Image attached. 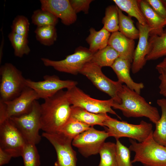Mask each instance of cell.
Segmentation results:
<instances>
[{"mask_svg": "<svg viewBox=\"0 0 166 166\" xmlns=\"http://www.w3.org/2000/svg\"><path fill=\"white\" fill-rule=\"evenodd\" d=\"M92 0H70L69 2L73 10L77 14L82 11L85 14L88 13L89 6Z\"/></svg>", "mask_w": 166, "mask_h": 166, "instance_id": "obj_37", "label": "cell"}, {"mask_svg": "<svg viewBox=\"0 0 166 166\" xmlns=\"http://www.w3.org/2000/svg\"><path fill=\"white\" fill-rule=\"evenodd\" d=\"M94 53L89 49L80 46L74 53L67 56L62 60L54 61L44 57L41 59L46 66L52 67L60 72L76 75L79 73L87 63L90 61Z\"/></svg>", "mask_w": 166, "mask_h": 166, "instance_id": "obj_8", "label": "cell"}, {"mask_svg": "<svg viewBox=\"0 0 166 166\" xmlns=\"http://www.w3.org/2000/svg\"><path fill=\"white\" fill-rule=\"evenodd\" d=\"M41 8L48 11L66 26L74 23L77 16L69 0H40Z\"/></svg>", "mask_w": 166, "mask_h": 166, "instance_id": "obj_15", "label": "cell"}, {"mask_svg": "<svg viewBox=\"0 0 166 166\" xmlns=\"http://www.w3.org/2000/svg\"><path fill=\"white\" fill-rule=\"evenodd\" d=\"M90 127L70 117L59 132L73 139L78 135L89 129Z\"/></svg>", "mask_w": 166, "mask_h": 166, "instance_id": "obj_32", "label": "cell"}, {"mask_svg": "<svg viewBox=\"0 0 166 166\" xmlns=\"http://www.w3.org/2000/svg\"><path fill=\"white\" fill-rule=\"evenodd\" d=\"M13 157L10 154L0 148V166L8 163Z\"/></svg>", "mask_w": 166, "mask_h": 166, "instance_id": "obj_38", "label": "cell"}, {"mask_svg": "<svg viewBox=\"0 0 166 166\" xmlns=\"http://www.w3.org/2000/svg\"><path fill=\"white\" fill-rule=\"evenodd\" d=\"M131 63L128 60L118 57L111 68L116 74L118 81L140 94L141 89L144 88V84L142 82H136L132 78L130 73Z\"/></svg>", "mask_w": 166, "mask_h": 166, "instance_id": "obj_18", "label": "cell"}, {"mask_svg": "<svg viewBox=\"0 0 166 166\" xmlns=\"http://www.w3.org/2000/svg\"><path fill=\"white\" fill-rule=\"evenodd\" d=\"M42 81H35L30 79L25 80L26 86L34 90L38 98L44 100L52 97L65 88L67 89L76 86L77 82L71 80H61L55 75H45Z\"/></svg>", "mask_w": 166, "mask_h": 166, "instance_id": "obj_13", "label": "cell"}, {"mask_svg": "<svg viewBox=\"0 0 166 166\" xmlns=\"http://www.w3.org/2000/svg\"><path fill=\"white\" fill-rule=\"evenodd\" d=\"M119 57L118 53L111 46L108 45L93 54L90 62L101 68L111 67L115 60Z\"/></svg>", "mask_w": 166, "mask_h": 166, "instance_id": "obj_25", "label": "cell"}, {"mask_svg": "<svg viewBox=\"0 0 166 166\" xmlns=\"http://www.w3.org/2000/svg\"><path fill=\"white\" fill-rule=\"evenodd\" d=\"M159 78L160 81L159 86L160 93L166 97V76L160 74Z\"/></svg>", "mask_w": 166, "mask_h": 166, "instance_id": "obj_39", "label": "cell"}, {"mask_svg": "<svg viewBox=\"0 0 166 166\" xmlns=\"http://www.w3.org/2000/svg\"><path fill=\"white\" fill-rule=\"evenodd\" d=\"M89 34L86 39L89 45V50L95 53L107 46L111 33L103 27L100 30L97 31L93 28L89 30Z\"/></svg>", "mask_w": 166, "mask_h": 166, "instance_id": "obj_22", "label": "cell"}, {"mask_svg": "<svg viewBox=\"0 0 166 166\" xmlns=\"http://www.w3.org/2000/svg\"><path fill=\"white\" fill-rule=\"evenodd\" d=\"M102 23L103 27L110 33L119 31L118 8L116 5L109 6L106 8Z\"/></svg>", "mask_w": 166, "mask_h": 166, "instance_id": "obj_29", "label": "cell"}, {"mask_svg": "<svg viewBox=\"0 0 166 166\" xmlns=\"http://www.w3.org/2000/svg\"><path fill=\"white\" fill-rule=\"evenodd\" d=\"M156 69L160 74L166 76V57L156 65Z\"/></svg>", "mask_w": 166, "mask_h": 166, "instance_id": "obj_40", "label": "cell"}, {"mask_svg": "<svg viewBox=\"0 0 166 166\" xmlns=\"http://www.w3.org/2000/svg\"><path fill=\"white\" fill-rule=\"evenodd\" d=\"M138 2L147 24L151 29L149 36L161 35L166 25V20L159 16L145 0H138Z\"/></svg>", "mask_w": 166, "mask_h": 166, "instance_id": "obj_19", "label": "cell"}, {"mask_svg": "<svg viewBox=\"0 0 166 166\" xmlns=\"http://www.w3.org/2000/svg\"><path fill=\"white\" fill-rule=\"evenodd\" d=\"M156 103L161 108V114L160 119L155 124L156 128L152 136L157 143L166 146V99H158Z\"/></svg>", "mask_w": 166, "mask_h": 166, "instance_id": "obj_23", "label": "cell"}, {"mask_svg": "<svg viewBox=\"0 0 166 166\" xmlns=\"http://www.w3.org/2000/svg\"><path fill=\"white\" fill-rule=\"evenodd\" d=\"M101 69L100 66L90 61L85 65L79 73L86 76L99 90L108 94L115 103H121L118 93L122 88V83L107 77Z\"/></svg>", "mask_w": 166, "mask_h": 166, "instance_id": "obj_9", "label": "cell"}, {"mask_svg": "<svg viewBox=\"0 0 166 166\" xmlns=\"http://www.w3.org/2000/svg\"><path fill=\"white\" fill-rule=\"evenodd\" d=\"M0 101L7 102L19 96L26 87L22 72L10 63L0 67Z\"/></svg>", "mask_w": 166, "mask_h": 166, "instance_id": "obj_6", "label": "cell"}, {"mask_svg": "<svg viewBox=\"0 0 166 166\" xmlns=\"http://www.w3.org/2000/svg\"><path fill=\"white\" fill-rule=\"evenodd\" d=\"M38 99L36 92L26 86L18 97L10 101L4 102L6 105V120L28 113L34 101Z\"/></svg>", "mask_w": 166, "mask_h": 166, "instance_id": "obj_14", "label": "cell"}, {"mask_svg": "<svg viewBox=\"0 0 166 166\" xmlns=\"http://www.w3.org/2000/svg\"><path fill=\"white\" fill-rule=\"evenodd\" d=\"M109 137L106 130L100 131L91 127L74 137L72 145L77 148L83 156L88 157L99 153L105 140Z\"/></svg>", "mask_w": 166, "mask_h": 166, "instance_id": "obj_11", "label": "cell"}, {"mask_svg": "<svg viewBox=\"0 0 166 166\" xmlns=\"http://www.w3.org/2000/svg\"><path fill=\"white\" fill-rule=\"evenodd\" d=\"M161 17L166 20V2L164 0H145Z\"/></svg>", "mask_w": 166, "mask_h": 166, "instance_id": "obj_36", "label": "cell"}, {"mask_svg": "<svg viewBox=\"0 0 166 166\" xmlns=\"http://www.w3.org/2000/svg\"><path fill=\"white\" fill-rule=\"evenodd\" d=\"M6 105L4 102L0 101V124L6 120Z\"/></svg>", "mask_w": 166, "mask_h": 166, "instance_id": "obj_41", "label": "cell"}, {"mask_svg": "<svg viewBox=\"0 0 166 166\" xmlns=\"http://www.w3.org/2000/svg\"><path fill=\"white\" fill-rule=\"evenodd\" d=\"M136 26L139 31L138 42L135 49L131 67L132 72L136 73L142 69L147 61L146 57L149 49L148 41L151 29L147 25H143L137 22Z\"/></svg>", "mask_w": 166, "mask_h": 166, "instance_id": "obj_16", "label": "cell"}, {"mask_svg": "<svg viewBox=\"0 0 166 166\" xmlns=\"http://www.w3.org/2000/svg\"><path fill=\"white\" fill-rule=\"evenodd\" d=\"M116 158L117 166H133L131 160L130 150L116 140Z\"/></svg>", "mask_w": 166, "mask_h": 166, "instance_id": "obj_34", "label": "cell"}, {"mask_svg": "<svg viewBox=\"0 0 166 166\" xmlns=\"http://www.w3.org/2000/svg\"><path fill=\"white\" fill-rule=\"evenodd\" d=\"M164 1L166 2V0H164Z\"/></svg>", "mask_w": 166, "mask_h": 166, "instance_id": "obj_43", "label": "cell"}, {"mask_svg": "<svg viewBox=\"0 0 166 166\" xmlns=\"http://www.w3.org/2000/svg\"><path fill=\"white\" fill-rule=\"evenodd\" d=\"M34 33L36 40L45 46H51L57 39V30L55 26L37 27Z\"/></svg>", "mask_w": 166, "mask_h": 166, "instance_id": "obj_30", "label": "cell"}, {"mask_svg": "<svg viewBox=\"0 0 166 166\" xmlns=\"http://www.w3.org/2000/svg\"><path fill=\"white\" fill-rule=\"evenodd\" d=\"M103 125L106 127V131L109 136L113 137L116 140L125 137L142 142L153 132L152 124L143 120L139 124H135L112 118L105 121Z\"/></svg>", "mask_w": 166, "mask_h": 166, "instance_id": "obj_4", "label": "cell"}, {"mask_svg": "<svg viewBox=\"0 0 166 166\" xmlns=\"http://www.w3.org/2000/svg\"><path fill=\"white\" fill-rule=\"evenodd\" d=\"M30 23L28 18L22 15L16 16L11 26V32L28 38Z\"/></svg>", "mask_w": 166, "mask_h": 166, "instance_id": "obj_35", "label": "cell"}, {"mask_svg": "<svg viewBox=\"0 0 166 166\" xmlns=\"http://www.w3.org/2000/svg\"><path fill=\"white\" fill-rule=\"evenodd\" d=\"M66 93L69 101L74 106L95 113H110L121 119L112 109L114 101L112 98L101 100L93 98L86 94L76 86L67 89Z\"/></svg>", "mask_w": 166, "mask_h": 166, "instance_id": "obj_7", "label": "cell"}, {"mask_svg": "<svg viewBox=\"0 0 166 166\" xmlns=\"http://www.w3.org/2000/svg\"><path fill=\"white\" fill-rule=\"evenodd\" d=\"M100 160L98 166H117L116 158V144L105 142L99 151Z\"/></svg>", "mask_w": 166, "mask_h": 166, "instance_id": "obj_28", "label": "cell"}, {"mask_svg": "<svg viewBox=\"0 0 166 166\" xmlns=\"http://www.w3.org/2000/svg\"><path fill=\"white\" fill-rule=\"evenodd\" d=\"M42 136L50 142L56 151L57 160L55 166H76V153L72 146L73 139L59 132H44Z\"/></svg>", "mask_w": 166, "mask_h": 166, "instance_id": "obj_10", "label": "cell"}, {"mask_svg": "<svg viewBox=\"0 0 166 166\" xmlns=\"http://www.w3.org/2000/svg\"><path fill=\"white\" fill-rule=\"evenodd\" d=\"M119 31L128 38L134 40L139 38V31L135 26L131 17L124 15L118 8Z\"/></svg>", "mask_w": 166, "mask_h": 166, "instance_id": "obj_26", "label": "cell"}, {"mask_svg": "<svg viewBox=\"0 0 166 166\" xmlns=\"http://www.w3.org/2000/svg\"><path fill=\"white\" fill-rule=\"evenodd\" d=\"M118 8L135 18L140 24L145 25L146 22L139 7L138 0H113Z\"/></svg>", "mask_w": 166, "mask_h": 166, "instance_id": "obj_24", "label": "cell"}, {"mask_svg": "<svg viewBox=\"0 0 166 166\" xmlns=\"http://www.w3.org/2000/svg\"><path fill=\"white\" fill-rule=\"evenodd\" d=\"M71 106L62 90L44 99L41 104V129L47 133L59 132L70 117Z\"/></svg>", "mask_w": 166, "mask_h": 166, "instance_id": "obj_1", "label": "cell"}, {"mask_svg": "<svg viewBox=\"0 0 166 166\" xmlns=\"http://www.w3.org/2000/svg\"><path fill=\"white\" fill-rule=\"evenodd\" d=\"M32 23L37 27L55 26L58 18L50 12L41 9L34 10L31 16Z\"/></svg>", "mask_w": 166, "mask_h": 166, "instance_id": "obj_31", "label": "cell"}, {"mask_svg": "<svg viewBox=\"0 0 166 166\" xmlns=\"http://www.w3.org/2000/svg\"><path fill=\"white\" fill-rule=\"evenodd\" d=\"M134 40L129 39L119 31L111 34L108 45L114 49L118 53L119 57L132 62L135 50Z\"/></svg>", "mask_w": 166, "mask_h": 166, "instance_id": "obj_17", "label": "cell"}, {"mask_svg": "<svg viewBox=\"0 0 166 166\" xmlns=\"http://www.w3.org/2000/svg\"><path fill=\"white\" fill-rule=\"evenodd\" d=\"M70 117L90 127L95 125L104 126L103 123L112 118L107 113H95L72 105L71 106Z\"/></svg>", "mask_w": 166, "mask_h": 166, "instance_id": "obj_20", "label": "cell"}, {"mask_svg": "<svg viewBox=\"0 0 166 166\" xmlns=\"http://www.w3.org/2000/svg\"><path fill=\"white\" fill-rule=\"evenodd\" d=\"M8 37L15 56L21 58L30 53V49L29 46L27 37L12 32L9 34Z\"/></svg>", "mask_w": 166, "mask_h": 166, "instance_id": "obj_27", "label": "cell"}, {"mask_svg": "<svg viewBox=\"0 0 166 166\" xmlns=\"http://www.w3.org/2000/svg\"><path fill=\"white\" fill-rule=\"evenodd\" d=\"M4 44V38H3V36L2 39L1 43L0 48V63H1V61H2V54H3L2 50H3V47Z\"/></svg>", "mask_w": 166, "mask_h": 166, "instance_id": "obj_42", "label": "cell"}, {"mask_svg": "<svg viewBox=\"0 0 166 166\" xmlns=\"http://www.w3.org/2000/svg\"><path fill=\"white\" fill-rule=\"evenodd\" d=\"M22 156L24 166H40V156L35 144L26 143Z\"/></svg>", "mask_w": 166, "mask_h": 166, "instance_id": "obj_33", "label": "cell"}, {"mask_svg": "<svg viewBox=\"0 0 166 166\" xmlns=\"http://www.w3.org/2000/svg\"><path fill=\"white\" fill-rule=\"evenodd\" d=\"M140 94L123 85L118 93L121 102H114L112 107L121 110L126 117H145L155 124L160 117L158 109L149 104Z\"/></svg>", "mask_w": 166, "mask_h": 166, "instance_id": "obj_2", "label": "cell"}, {"mask_svg": "<svg viewBox=\"0 0 166 166\" xmlns=\"http://www.w3.org/2000/svg\"><path fill=\"white\" fill-rule=\"evenodd\" d=\"M153 132L142 142L129 139V148L135 153L132 163L140 162L144 166H166V146L154 140Z\"/></svg>", "mask_w": 166, "mask_h": 166, "instance_id": "obj_3", "label": "cell"}, {"mask_svg": "<svg viewBox=\"0 0 166 166\" xmlns=\"http://www.w3.org/2000/svg\"><path fill=\"white\" fill-rule=\"evenodd\" d=\"M149 36V51L146 57L147 61L156 60L166 56V29L160 35Z\"/></svg>", "mask_w": 166, "mask_h": 166, "instance_id": "obj_21", "label": "cell"}, {"mask_svg": "<svg viewBox=\"0 0 166 166\" xmlns=\"http://www.w3.org/2000/svg\"><path fill=\"white\" fill-rule=\"evenodd\" d=\"M26 143L9 118L0 124V148L13 157L22 156Z\"/></svg>", "mask_w": 166, "mask_h": 166, "instance_id": "obj_12", "label": "cell"}, {"mask_svg": "<svg viewBox=\"0 0 166 166\" xmlns=\"http://www.w3.org/2000/svg\"><path fill=\"white\" fill-rule=\"evenodd\" d=\"M9 119L21 134L26 143L36 145L41 139L39 131L42 129L41 104L37 100L28 113Z\"/></svg>", "mask_w": 166, "mask_h": 166, "instance_id": "obj_5", "label": "cell"}]
</instances>
